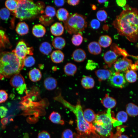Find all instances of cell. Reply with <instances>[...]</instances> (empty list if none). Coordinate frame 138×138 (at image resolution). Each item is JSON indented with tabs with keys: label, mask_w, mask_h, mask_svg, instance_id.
Listing matches in <instances>:
<instances>
[{
	"label": "cell",
	"mask_w": 138,
	"mask_h": 138,
	"mask_svg": "<svg viewBox=\"0 0 138 138\" xmlns=\"http://www.w3.org/2000/svg\"><path fill=\"white\" fill-rule=\"evenodd\" d=\"M83 116L84 119L87 122L92 123L95 120L96 114L92 109L87 108L83 112Z\"/></svg>",
	"instance_id": "44dd1931"
},
{
	"label": "cell",
	"mask_w": 138,
	"mask_h": 138,
	"mask_svg": "<svg viewBox=\"0 0 138 138\" xmlns=\"http://www.w3.org/2000/svg\"><path fill=\"white\" fill-rule=\"evenodd\" d=\"M96 17L99 21H103L107 19V14L106 12L104 10H99L97 13Z\"/></svg>",
	"instance_id": "74e56055"
},
{
	"label": "cell",
	"mask_w": 138,
	"mask_h": 138,
	"mask_svg": "<svg viewBox=\"0 0 138 138\" xmlns=\"http://www.w3.org/2000/svg\"><path fill=\"white\" fill-rule=\"evenodd\" d=\"M81 84L83 88L86 89L93 88L95 84V81L93 78L88 76H85L82 78Z\"/></svg>",
	"instance_id": "7402d4cb"
},
{
	"label": "cell",
	"mask_w": 138,
	"mask_h": 138,
	"mask_svg": "<svg viewBox=\"0 0 138 138\" xmlns=\"http://www.w3.org/2000/svg\"><path fill=\"white\" fill-rule=\"evenodd\" d=\"M133 56V57H135V58H136L137 59V61L135 63L138 65V56Z\"/></svg>",
	"instance_id": "db71d44e"
},
{
	"label": "cell",
	"mask_w": 138,
	"mask_h": 138,
	"mask_svg": "<svg viewBox=\"0 0 138 138\" xmlns=\"http://www.w3.org/2000/svg\"><path fill=\"white\" fill-rule=\"evenodd\" d=\"M10 15V12L7 8H3L0 9V18L3 20H7Z\"/></svg>",
	"instance_id": "8d00e7d4"
},
{
	"label": "cell",
	"mask_w": 138,
	"mask_h": 138,
	"mask_svg": "<svg viewBox=\"0 0 138 138\" xmlns=\"http://www.w3.org/2000/svg\"><path fill=\"white\" fill-rule=\"evenodd\" d=\"M35 62V59L31 55L26 56L23 60L24 66L27 67L32 66L34 65Z\"/></svg>",
	"instance_id": "e575fe53"
},
{
	"label": "cell",
	"mask_w": 138,
	"mask_h": 138,
	"mask_svg": "<svg viewBox=\"0 0 138 138\" xmlns=\"http://www.w3.org/2000/svg\"><path fill=\"white\" fill-rule=\"evenodd\" d=\"M28 76L31 81L36 82L40 80L42 75L41 71L39 69L34 68L29 71Z\"/></svg>",
	"instance_id": "d6986e66"
},
{
	"label": "cell",
	"mask_w": 138,
	"mask_h": 138,
	"mask_svg": "<svg viewBox=\"0 0 138 138\" xmlns=\"http://www.w3.org/2000/svg\"><path fill=\"white\" fill-rule=\"evenodd\" d=\"M44 3L41 1L35 3L31 0H18L14 15L21 21L33 19L44 12Z\"/></svg>",
	"instance_id": "277c9868"
},
{
	"label": "cell",
	"mask_w": 138,
	"mask_h": 138,
	"mask_svg": "<svg viewBox=\"0 0 138 138\" xmlns=\"http://www.w3.org/2000/svg\"><path fill=\"white\" fill-rule=\"evenodd\" d=\"M77 70L76 66L75 64L71 63H68L64 66V71L67 75L72 76L74 75Z\"/></svg>",
	"instance_id": "4316f807"
},
{
	"label": "cell",
	"mask_w": 138,
	"mask_h": 138,
	"mask_svg": "<svg viewBox=\"0 0 138 138\" xmlns=\"http://www.w3.org/2000/svg\"><path fill=\"white\" fill-rule=\"evenodd\" d=\"M116 117V119L118 121L122 123L127 121L128 119V115L126 112L121 111L117 113Z\"/></svg>",
	"instance_id": "836d02e7"
},
{
	"label": "cell",
	"mask_w": 138,
	"mask_h": 138,
	"mask_svg": "<svg viewBox=\"0 0 138 138\" xmlns=\"http://www.w3.org/2000/svg\"><path fill=\"white\" fill-rule=\"evenodd\" d=\"M118 138H130L127 135L125 134H122L119 136Z\"/></svg>",
	"instance_id": "681fc988"
},
{
	"label": "cell",
	"mask_w": 138,
	"mask_h": 138,
	"mask_svg": "<svg viewBox=\"0 0 138 138\" xmlns=\"http://www.w3.org/2000/svg\"><path fill=\"white\" fill-rule=\"evenodd\" d=\"M16 31L18 34L23 36L27 34L29 31L28 25L24 22H20L17 25Z\"/></svg>",
	"instance_id": "603a6c76"
},
{
	"label": "cell",
	"mask_w": 138,
	"mask_h": 138,
	"mask_svg": "<svg viewBox=\"0 0 138 138\" xmlns=\"http://www.w3.org/2000/svg\"><path fill=\"white\" fill-rule=\"evenodd\" d=\"M8 110L4 106H0V118H3L5 117L6 115Z\"/></svg>",
	"instance_id": "f6af8a7d"
},
{
	"label": "cell",
	"mask_w": 138,
	"mask_h": 138,
	"mask_svg": "<svg viewBox=\"0 0 138 138\" xmlns=\"http://www.w3.org/2000/svg\"><path fill=\"white\" fill-rule=\"evenodd\" d=\"M98 64L91 60H88L86 65V69L89 70H93L96 68Z\"/></svg>",
	"instance_id": "60d3db41"
},
{
	"label": "cell",
	"mask_w": 138,
	"mask_h": 138,
	"mask_svg": "<svg viewBox=\"0 0 138 138\" xmlns=\"http://www.w3.org/2000/svg\"><path fill=\"white\" fill-rule=\"evenodd\" d=\"M10 84L16 89L19 94H22L24 92L27 93V86L24 79L19 73L15 74L11 77Z\"/></svg>",
	"instance_id": "ba28073f"
},
{
	"label": "cell",
	"mask_w": 138,
	"mask_h": 138,
	"mask_svg": "<svg viewBox=\"0 0 138 138\" xmlns=\"http://www.w3.org/2000/svg\"><path fill=\"white\" fill-rule=\"evenodd\" d=\"M118 55L112 50H109L104 54L103 58L105 63L108 66L111 67L117 60Z\"/></svg>",
	"instance_id": "8fae6325"
},
{
	"label": "cell",
	"mask_w": 138,
	"mask_h": 138,
	"mask_svg": "<svg viewBox=\"0 0 138 138\" xmlns=\"http://www.w3.org/2000/svg\"><path fill=\"white\" fill-rule=\"evenodd\" d=\"M46 32L45 27L41 24H38L34 25L32 29V33L33 35L37 38L43 37Z\"/></svg>",
	"instance_id": "2e32d148"
},
{
	"label": "cell",
	"mask_w": 138,
	"mask_h": 138,
	"mask_svg": "<svg viewBox=\"0 0 138 138\" xmlns=\"http://www.w3.org/2000/svg\"><path fill=\"white\" fill-rule=\"evenodd\" d=\"M45 88L47 90H52L54 89L56 87L57 82L54 77H47L43 82Z\"/></svg>",
	"instance_id": "ac0fdd59"
},
{
	"label": "cell",
	"mask_w": 138,
	"mask_h": 138,
	"mask_svg": "<svg viewBox=\"0 0 138 138\" xmlns=\"http://www.w3.org/2000/svg\"><path fill=\"white\" fill-rule=\"evenodd\" d=\"M101 102L103 106L108 109H110L114 108L117 104L116 100L107 94H106L101 100Z\"/></svg>",
	"instance_id": "7c38bea8"
},
{
	"label": "cell",
	"mask_w": 138,
	"mask_h": 138,
	"mask_svg": "<svg viewBox=\"0 0 138 138\" xmlns=\"http://www.w3.org/2000/svg\"><path fill=\"white\" fill-rule=\"evenodd\" d=\"M92 8L93 10H95L96 9V7L94 5H93L92 6Z\"/></svg>",
	"instance_id": "f5cc1de1"
},
{
	"label": "cell",
	"mask_w": 138,
	"mask_h": 138,
	"mask_svg": "<svg viewBox=\"0 0 138 138\" xmlns=\"http://www.w3.org/2000/svg\"><path fill=\"white\" fill-rule=\"evenodd\" d=\"M56 16L59 21L63 22L66 21L70 16L68 12L64 8L59 9L56 13Z\"/></svg>",
	"instance_id": "83f0119b"
},
{
	"label": "cell",
	"mask_w": 138,
	"mask_h": 138,
	"mask_svg": "<svg viewBox=\"0 0 138 138\" xmlns=\"http://www.w3.org/2000/svg\"><path fill=\"white\" fill-rule=\"evenodd\" d=\"M132 63L131 60L126 57H123L117 60L113 65L117 72H126L131 69Z\"/></svg>",
	"instance_id": "30bf717a"
},
{
	"label": "cell",
	"mask_w": 138,
	"mask_h": 138,
	"mask_svg": "<svg viewBox=\"0 0 138 138\" xmlns=\"http://www.w3.org/2000/svg\"><path fill=\"white\" fill-rule=\"evenodd\" d=\"M74 134L70 129H66L64 130L62 134V138H74Z\"/></svg>",
	"instance_id": "ab89813d"
},
{
	"label": "cell",
	"mask_w": 138,
	"mask_h": 138,
	"mask_svg": "<svg viewBox=\"0 0 138 138\" xmlns=\"http://www.w3.org/2000/svg\"><path fill=\"white\" fill-rule=\"evenodd\" d=\"M66 43V41L64 39L60 37L54 38L52 43L54 48L58 50L64 48L65 45Z\"/></svg>",
	"instance_id": "484cf974"
},
{
	"label": "cell",
	"mask_w": 138,
	"mask_h": 138,
	"mask_svg": "<svg viewBox=\"0 0 138 138\" xmlns=\"http://www.w3.org/2000/svg\"><path fill=\"white\" fill-rule=\"evenodd\" d=\"M50 56L52 61L55 63H59L62 62L64 58L63 53L59 50L53 51L51 54Z\"/></svg>",
	"instance_id": "e0dca14e"
},
{
	"label": "cell",
	"mask_w": 138,
	"mask_h": 138,
	"mask_svg": "<svg viewBox=\"0 0 138 138\" xmlns=\"http://www.w3.org/2000/svg\"><path fill=\"white\" fill-rule=\"evenodd\" d=\"M54 3L57 7H60L63 6L64 4L65 1L64 0H57L54 1Z\"/></svg>",
	"instance_id": "bcb514c9"
},
{
	"label": "cell",
	"mask_w": 138,
	"mask_h": 138,
	"mask_svg": "<svg viewBox=\"0 0 138 138\" xmlns=\"http://www.w3.org/2000/svg\"><path fill=\"white\" fill-rule=\"evenodd\" d=\"M49 119L53 123L61 125L64 124V121L62 119L60 114L57 112L53 111L52 112L49 116Z\"/></svg>",
	"instance_id": "d4e9b609"
},
{
	"label": "cell",
	"mask_w": 138,
	"mask_h": 138,
	"mask_svg": "<svg viewBox=\"0 0 138 138\" xmlns=\"http://www.w3.org/2000/svg\"><path fill=\"white\" fill-rule=\"evenodd\" d=\"M50 30L51 33L53 35L59 36L63 33L64 28L61 23L56 22L51 26Z\"/></svg>",
	"instance_id": "9a60e30c"
},
{
	"label": "cell",
	"mask_w": 138,
	"mask_h": 138,
	"mask_svg": "<svg viewBox=\"0 0 138 138\" xmlns=\"http://www.w3.org/2000/svg\"><path fill=\"white\" fill-rule=\"evenodd\" d=\"M119 34L129 41L135 42L138 40V9L128 5L116 17L112 24Z\"/></svg>",
	"instance_id": "6da1fadb"
},
{
	"label": "cell",
	"mask_w": 138,
	"mask_h": 138,
	"mask_svg": "<svg viewBox=\"0 0 138 138\" xmlns=\"http://www.w3.org/2000/svg\"><path fill=\"white\" fill-rule=\"evenodd\" d=\"M72 56L75 61L80 62L85 60L86 58V54L83 50L79 48L75 50L73 52Z\"/></svg>",
	"instance_id": "5bb4252c"
},
{
	"label": "cell",
	"mask_w": 138,
	"mask_h": 138,
	"mask_svg": "<svg viewBox=\"0 0 138 138\" xmlns=\"http://www.w3.org/2000/svg\"><path fill=\"white\" fill-rule=\"evenodd\" d=\"M95 73L99 81L108 79L112 75V73L108 69H98L95 71Z\"/></svg>",
	"instance_id": "4fadbf2b"
},
{
	"label": "cell",
	"mask_w": 138,
	"mask_h": 138,
	"mask_svg": "<svg viewBox=\"0 0 138 138\" xmlns=\"http://www.w3.org/2000/svg\"><path fill=\"white\" fill-rule=\"evenodd\" d=\"M88 48L89 52L95 55L100 54L102 50L101 46L98 42L96 41L90 42L88 45Z\"/></svg>",
	"instance_id": "ffe728a7"
},
{
	"label": "cell",
	"mask_w": 138,
	"mask_h": 138,
	"mask_svg": "<svg viewBox=\"0 0 138 138\" xmlns=\"http://www.w3.org/2000/svg\"><path fill=\"white\" fill-rule=\"evenodd\" d=\"M18 0H8L5 2V5L9 10L14 11L16 9L18 5Z\"/></svg>",
	"instance_id": "1f68e13d"
},
{
	"label": "cell",
	"mask_w": 138,
	"mask_h": 138,
	"mask_svg": "<svg viewBox=\"0 0 138 138\" xmlns=\"http://www.w3.org/2000/svg\"><path fill=\"white\" fill-rule=\"evenodd\" d=\"M80 1L79 0H68L67 1V3L70 5L75 6L78 5Z\"/></svg>",
	"instance_id": "7dc6e473"
},
{
	"label": "cell",
	"mask_w": 138,
	"mask_h": 138,
	"mask_svg": "<svg viewBox=\"0 0 138 138\" xmlns=\"http://www.w3.org/2000/svg\"><path fill=\"white\" fill-rule=\"evenodd\" d=\"M125 72V79L128 82L132 83L136 81L137 76L136 73L134 71L129 70Z\"/></svg>",
	"instance_id": "4dcf8cb0"
},
{
	"label": "cell",
	"mask_w": 138,
	"mask_h": 138,
	"mask_svg": "<svg viewBox=\"0 0 138 138\" xmlns=\"http://www.w3.org/2000/svg\"><path fill=\"white\" fill-rule=\"evenodd\" d=\"M110 109L106 112L96 114V118L92 124L95 131L103 138H106L111 135L113 126L121 125L122 123L118 121L112 116Z\"/></svg>",
	"instance_id": "5b68a950"
},
{
	"label": "cell",
	"mask_w": 138,
	"mask_h": 138,
	"mask_svg": "<svg viewBox=\"0 0 138 138\" xmlns=\"http://www.w3.org/2000/svg\"><path fill=\"white\" fill-rule=\"evenodd\" d=\"M83 40V38L81 32L74 34L71 39L73 44L76 46H78L82 43Z\"/></svg>",
	"instance_id": "d6a6232c"
},
{
	"label": "cell",
	"mask_w": 138,
	"mask_h": 138,
	"mask_svg": "<svg viewBox=\"0 0 138 138\" xmlns=\"http://www.w3.org/2000/svg\"><path fill=\"white\" fill-rule=\"evenodd\" d=\"M44 12L47 16L52 18L56 14V11L55 8L51 6H47L45 9Z\"/></svg>",
	"instance_id": "d590c367"
},
{
	"label": "cell",
	"mask_w": 138,
	"mask_h": 138,
	"mask_svg": "<svg viewBox=\"0 0 138 138\" xmlns=\"http://www.w3.org/2000/svg\"><path fill=\"white\" fill-rule=\"evenodd\" d=\"M37 138H51L49 133L45 131H42L38 134Z\"/></svg>",
	"instance_id": "ee69618b"
},
{
	"label": "cell",
	"mask_w": 138,
	"mask_h": 138,
	"mask_svg": "<svg viewBox=\"0 0 138 138\" xmlns=\"http://www.w3.org/2000/svg\"><path fill=\"white\" fill-rule=\"evenodd\" d=\"M109 80L111 85L117 88H123L126 84V79L124 75L117 71L112 73L109 79Z\"/></svg>",
	"instance_id": "9c48e42d"
},
{
	"label": "cell",
	"mask_w": 138,
	"mask_h": 138,
	"mask_svg": "<svg viewBox=\"0 0 138 138\" xmlns=\"http://www.w3.org/2000/svg\"><path fill=\"white\" fill-rule=\"evenodd\" d=\"M54 99L69 109L75 115L77 129L80 134L88 135L95 133V130L92 123H88L84 119L82 107L79 100L78 101L76 105H73L65 100L61 93L54 97Z\"/></svg>",
	"instance_id": "3957f363"
},
{
	"label": "cell",
	"mask_w": 138,
	"mask_h": 138,
	"mask_svg": "<svg viewBox=\"0 0 138 138\" xmlns=\"http://www.w3.org/2000/svg\"><path fill=\"white\" fill-rule=\"evenodd\" d=\"M107 1V0H98V2L100 4H102L103 3H105V2Z\"/></svg>",
	"instance_id": "f907efd6"
},
{
	"label": "cell",
	"mask_w": 138,
	"mask_h": 138,
	"mask_svg": "<svg viewBox=\"0 0 138 138\" xmlns=\"http://www.w3.org/2000/svg\"><path fill=\"white\" fill-rule=\"evenodd\" d=\"M8 98V94L5 90L0 89V103L5 102Z\"/></svg>",
	"instance_id": "b9f144b4"
},
{
	"label": "cell",
	"mask_w": 138,
	"mask_h": 138,
	"mask_svg": "<svg viewBox=\"0 0 138 138\" xmlns=\"http://www.w3.org/2000/svg\"><path fill=\"white\" fill-rule=\"evenodd\" d=\"M126 111L130 116L135 117L138 116V106L133 103H130L126 105Z\"/></svg>",
	"instance_id": "cb8c5ba5"
},
{
	"label": "cell",
	"mask_w": 138,
	"mask_h": 138,
	"mask_svg": "<svg viewBox=\"0 0 138 138\" xmlns=\"http://www.w3.org/2000/svg\"><path fill=\"white\" fill-rule=\"evenodd\" d=\"M33 48L32 47H27L26 43L23 41H19L15 49L12 51L20 60L23 61L27 55L33 54Z\"/></svg>",
	"instance_id": "52a82bcc"
},
{
	"label": "cell",
	"mask_w": 138,
	"mask_h": 138,
	"mask_svg": "<svg viewBox=\"0 0 138 138\" xmlns=\"http://www.w3.org/2000/svg\"><path fill=\"white\" fill-rule=\"evenodd\" d=\"M116 2L118 6L123 7L126 5V1L125 0H117Z\"/></svg>",
	"instance_id": "c3c4849f"
},
{
	"label": "cell",
	"mask_w": 138,
	"mask_h": 138,
	"mask_svg": "<svg viewBox=\"0 0 138 138\" xmlns=\"http://www.w3.org/2000/svg\"><path fill=\"white\" fill-rule=\"evenodd\" d=\"M86 17L77 13L70 15L63 22L64 28L70 34H76L84 31L87 27Z\"/></svg>",
	"instance_id": "8992f818"
},
{
	"label": "cell",
	"mask_w": 138,
	"mask_h": 138,
	"mask_svg": "<svg viewBox=\"0 0 138 138\" xmlns=\"http://www.w3.org/2000/svg\"><path fill=\"white\" fill-rule=\"evenodd\" d=\"M3 120L2 119V123H4V124H6V123L7 122V119H6L5 118H4V119Z\"/></svg>",
	"instance_id": "816d5d0a"
},
{
	"label": "cell",
	"mask_w": 138,
	"mask_h": 138,
	"mask_svg": "<svg viewBox=\"0 0 138 138\" xmlns=\"http://www.w3.org/2000/svg\"><path fill=\"white\" fill-rule=\"evenodd\" d=\"M24 66L23 61L10 52L0 53V79L11 77L19 73Z\"/></svg>",
	"instance_id": "7a4b0ae2"
},
{
	"label": "cell",
	"mask_w": 138,
	"mask_h": 138,
	"mask_svg": "<svg viewBox=\"0 0 138 138\" xmlns=\"http://www.w3.org/2000/svg\"><path fill=\"white\" fill-rule=\"evenodd\" d=\"M112 42L111 37L107 35H103L100 37L98 43L101 47L106 48L109 46Z\"/></svg>",
	"instance_id": "f1b7e54d"
},
{
	"label": "cell",
	"mask_w": 138,
	"mask_h": 138,
	"mask_svg": "<svg viewBox=\"0 0 138 138\" xmlns=\"http://www.w3.org/2000/svg\"><path fill=\"white\" fill-rule=\"evenodd\" d=\"M39 21L44 25L48 26L53 21L52 18L48 17L45 15H42L39 18Z\"/></svg>",
	"instance_id": "f35d334b"
},
{
	"label": "cell",
	"mask_w": 138,
	"mask_h": 138,
	"mask_svg": "<svg viewBox=\"0 0 138 138\" xmlns=\"http://www.w3.org/2000/svg\"><path fill=\"white\" fill-rule=\"evenodd\" d=\"M100 23L98 20L94 19L90 21V26L91 28L95 29H98L100 27Z\"/></svg>",
	"instance_id": "7bdbcfd3"
},
{
	"label": "cell",
	"mask_w": 138,
	"mask_h": 138,
	"mask_svg": "<svg viewBox=\"0 0 138 138\" xmlns=\"http://www.w3.org/2000/svg\"><path fill=\"white\" fill-rule=\"evenodd\" d=\"M39 50L42 54L48 55L52 51V47L50 43L47 42H44L40 44L39 47Z\"/></svg>",
	"instance_id": "f546056e"
}]
</instances>
